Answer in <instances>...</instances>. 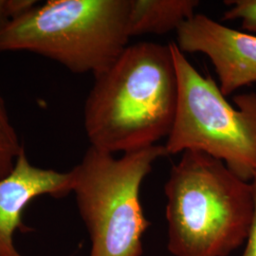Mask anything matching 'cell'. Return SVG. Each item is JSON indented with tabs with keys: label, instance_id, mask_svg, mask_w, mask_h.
<instances>
[{
	"label": "cell",
	"instance_id": "8",
	"mask_svg": "<svg viewBox=\"0 0 256 256\" xmlns=\"http://www.w3.org/2000/svg\"><path fill=\"white\" fill-rule=\"evenodd\" d=\"M200 4L198 0H131L130 36L176 32Z\"/></svg>",
	"mask_w": 256,
	"mask_h": 256
},
{
	"label": "cell",
	"instance_id": "4",
	"mask_svg": "<svg viewBox=\"0 0 256 256\" xmlns=\"http://www.w3.org/2000/svg\"><path fill=\"white\" fill-rule=\"evenodd\" d=\"M165 156L160 144L120 158L90 146L72 169V192L90 236V256H142L150 222L140 203V187L156 160Z\"/></svg>",
	"mask_w": 256,
	"mask_h": 256
},
{
	"label": "cell",
	"instance_id": "7",
	"mask_svg": "<svg viewBox=\"0 0 256 256\" xmlns=\"http://www.w3.org/2000/svg\"><path fill=\"white\" fill-rule=\"evenodd\" d=\"M74 176L70 172L39 168L32 164L25 149L12 172L0 180V256H23L14 244L16 230H24L23 212L41 196L60 198L72 192Z\"/></svg>",
	"mask_w": 256,
	"mask_h": 256
},
{
	"label": "cell",
	"instance_id": "3",
	"mask_svg": "<svg viewBox=\"0 0 256 256\" xmlns=\"http://www.w3.org/2000/svg\"><path fill=\"white\" fill-rule=\"evenodd\" d=\"M130 9L131 0H48L0 30V52H32L95 77L128 46Z\"/></svg>",
	"mask_w": 256,
	"mask_h": 256
},
{
	"label": "cell",
	"instance_id": "10",
	"mask_svg": "<svg viewBox=\"0 0 256 256\" xmlns=\"http://www.w3.org/2000/svg\"><path fill=\"white\" fill-rule=\"evenodd\" d=\"M226 3L230 8L225 10L223 20H239L244 30L256 34V0H234Z\"/></svg>",
	"mask_w": 256,
	"mask_h": 256
},
{
	"label": "cell",
	"instance_id": "2",
	"mask_svg": "<svg viewBox=\"0 0 256 256\" xmlns=\"http://www.w3.org/2000/svg\"><path fill=\"white\" fill-rule=\"evenodd\" d=\"M164 191L171 254L228 256L246 242L254 216L252 184L223 162L184 151Z\"/></svg>",
	"mask_w": 256,
	"mask_h": 256
},
{
	"label": "cell",
	"instance_id": "9",
	"mask_svg": "<svg viewBox=\"0 0 256 256\" xmlns=\"http://www.w3.org/2000/svg\"><path fill=\"white\" fill-rule=\"evenodd\" d=\"M23 149L0 93V180L12 172Z\"/></svg>",
	"mask_w": 256,
	"mask_h": 256
},
{
	"label": "cell",
	"instance_id": "6",
	"mask_svg": "<svg viewBox=\"0 0 256 256\" xmlns=\"http://www.w3.org/2000/svg\"><path fill=\"white\" fill-rule=\"evenodd\" d=\"M176 46L184 52L203 54L212 62L227 97L256 82V36L224 26L196 14L176 30Z\"/></svg>",
	"mask_w": 256,
	"mask_h": 256
},
{
	"label": "cell",
	"instance_id": "1",
	"mask_svg": "<svg viewBox=\"0 0 256 256\" xmlns=\"http://www.w3.org/2000/svg\"><path fill=\"white\" fill-rule=\"evenodd\" d=\"M178 79L170 45L144 41L120 55L95 82L84 108L90 146L111 154L156 146L169 136Z\"/></svg>",
	"mask_w": 256,
	"mask_h": 256
},
{
	"label": "cell",
	"instance_id": "5",
	"mask_svg": "<svg viewBox=\"0 0 256 256\" xmlns=\"http://www.w3.org/2000/svg\"><path fill=\"white\" fill-rule=\"evenodd\" d=\"M169 45L178 79V102L164 146L167 154L200 151L250 182L256 172V92L234 96V108L216 82L202 75L176 42Z\"/></svg>",
	"mask_w": 256,
	"mask_h": 256
},
{
	"label": "cell",
	"instance_id": "11",
	"mask_svg": "<svg viewBox=\"0 0 256 256\" xmlns=\"http://www.w3.org/2000/svg\"><path fill=\"white\" fill-rule=\"evenodd\" d=\"M36 0H0V30L37 5Z\"/></svg>",
	"mask_w": 256,
	"mask_h": 256
},
{
	"label": "cell",
	"instance_id": "12",
	"mask_svg": "<svg viewBox=\"0 0 256 256\" xmlns=\"http://www.w3.org/2000/svg\"><path fill=\"white\" fill-rule=\"evenodd\" d=\"M250 184L254 196V216L246 239V247L241 256H256V172L250 180Z\"/></svg>",
	"mask_w": 256,
	"mask_h": 256
}]
</instances>
